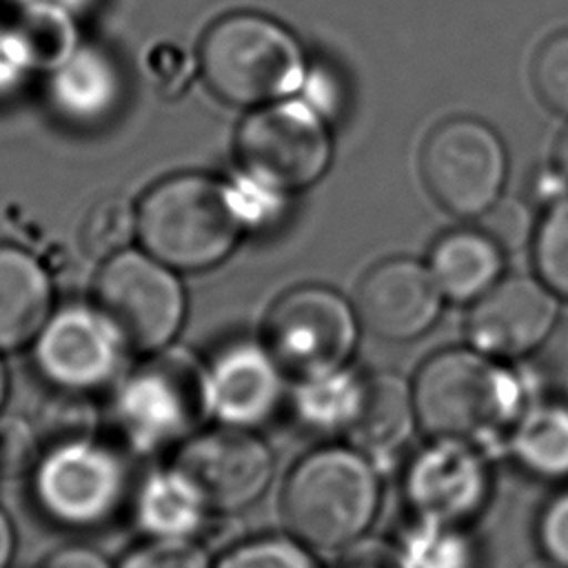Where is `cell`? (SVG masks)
Listing matches in <instances>:
<instances>
[{
  "label": "cell",
  "mask_w": 568,
  "mask_h": 568,
  "mask_svg": "<svg viewBox=\"0 0 568 568\" xmlns=\"http://www.w3.org/2000/svg\"><path fill=\"white\" fill-rule=\"evenodd\" d=\"M410 386L422 433L473 442L486 450L506 442L532 399L530 386L510 362L473 346L433 353L419 364Z\"/></svg>",
  "instance_id": "1"
},
{
  "label": "cell",
  "mask_w": 568,
  "mask_h": 568,
  "mask_svg": "<svg viewBox=\"0 0 568 568\" xmlns=\"http://www.w3.org/2000/svg\"><path fill=\"white\" fill-rule=\"evenodd\" d=\"M379 504V466L348 442H328L302 455L280 495L288 535L313 550H344L366 537Z\"/></svg>",
  "instance_id": "2"
},
{
  "label": "cell",
  "mask_w": 568,
  "mask_h": 568,
  "mask_svg": "<svg viewBox=\"0 0 568 568\" xmlns=\"http://www.w3.org/2000/svg\"><path fill=\"white\" fill-rule=\"evenodd\" d=\"M248 226L237 186L202 173L166 178L138 204V240L173 271L220 264Z\"/></svg>",
  "instance_id": "3"
},
{
  "label": "cell",
  "mask_w": 568,
  "mask_h": 568,
  "mask_svg": "<svg viewBox=\"0 0 568 568\" xmlns=\"http://www.w3.org/2000/svg\"><path fill=\"white\" fill-rule=\"evenodd\" d=\"M197 69L213 95L246 109L286 100L306 82L297 38L277 20L253 11L229 13L206 29Z\"/></svg>",
  "instance_id": "4"
},
{
  "label": "cell",
  "mask_w": 568,
  "mask_h": 568,
  "mask_svg": "<svg viewBox=\"0 0 568 568\" xmlns=\"http://www.w3.org/2000/svg\"><path fill=\"white\" fill-rule=\"evenodd\" d=\"M111 419L126 446L138 453L180 446L211 419L206 364L178 346L149 353L118 382Z\"/></svg>",
  "instance_id": "5"
},
{
  "label": "cell",
  "mask_w": 568,
  "mask_h": 568,
  "mask_svg": "<svg viewBox=\"0 0 568 568\" xmlns=\"http://www.w3.org/2000/svg\"><path fill=\"white\" fill-rule=\"evenodd\" d=\"M242 175L277 195L297 193L324 178L333 140L324 113L308 100H277L253 109L235 135Z\"/></svg>",
  "instance_id": "6"
},
{
  "label": "cell",
  "mask_w": 568,
  "mask_h": 568,
  "mask_svg": "<svg viewBox=\"0 0 568 568\" xmlns=\"http://www.w3.org/2000/svg\"><path fill=\"white\" fill-rule=\"evenodd\" d=\"M91 306L126 351L149 355L171 346L184 322L186 295L173 268L146 251L124 248L100 264Z\"/></svg>",
  "instance_id": "7"
},
{
  "label": "cell",
  "mask_w": 568,
  "mask_h": 568,
  "mask_svg": "<svg viewBox=\"0 0 568 568\" xmlns=\"http://www.w3.org/2000/svg\"><path fill=\"white\" fill-rule=\"evenodd\" d=\"M419 166L435 202L455 217L473 220L501 197L508 153L499 133L486 122L450 118L426 138Z\"/></svg>",
  "instance_id": "8"
},
{
  "label": "cell",
  "mask_w": 568,
  "mask_h": 568,
  "mask_svg": "<svg viewBox=\"0 0 568 568\" xmlns=\"http://www.w3.org/2000/svg\"><path fill=\"white\" fill-rule=\"evenodd\" d=\"M357 308L320 284L297 286L275 300L262 342L295 377L348 366L359 342Z\"/></svg>",
  "instance_id": "9"
},
{
  "label": "cell",
  "mask_w": 568,
  "mask_h": 568,
  "mask_svg": "<svg viewBox=\"0 0 568 568\" xmlns=\"http://www.w3.org/2000/svg\"><path fill=\"white\" fill-rule=\"evenodd\" d=\"M36 504L64 526H95L120 506L126 488L122 459L104 444L73 435L49 446L31 473Z\"/></svg>",
  "instance_id": "10"
},
{
  "label": "cell",
  "mask_w": 568,
  "mask_h": 568,
  "mask_svg": "<svg viewBox=\"0 0 568 568\" xmlns=\"http://www.w3.org/2000/svg\"><path fill=\"white\" fill-rule=\"evenodd\" d=\"M402 490L413 517L468 526L493 493L488 450L464 439L428 437L408 459Z\"/></svg>",
  "instance_id": "11"
},
{
  "label": "cell",
  "mask_w": 568,
  "mask_h": 568,
  "mask_svg": "<svg viewBox=\"0 0 568 568\" xmlns=\"http://www.w3.org/2000/svg\"><path fill=\"white\" fill-rule=\"evenodd\" d=\"M178 466L204 497L211 513H237L255 504L273 481L268 444L248 428L213 426L178 446Z\"/></svg>",
  "instance_id": "12"
},
{
  "label": "cell",
  "mask_w": 568,
  "mask_h": 568,
  "mask_svg": "<svg viewBox=\"0 0 568 568\" xmlns=\"http://www.w3.org/2000/svg\"><path fill=\"white\" fill-rule=\"evenodd\" d=\"M31 344L40 377L69 395L93 393L111 384L126 353L115 331L91 304L58 308Z\"/></svg>",
  "instance_id": "13"
},
{
  "label": "cell",
  "mask_w": 568,
  "mask_h": 568,
  "mask_svg": "<svg viewBox=\"0 0 568 568\" xmlns=\"http://www.w3.org/2000/svg\"><path fill=\"white\" fill-rule=\"evenodd\" d=\"M559 297L537 277H501L470 304L468 344L495 359L515 362L535 353L555 331Z\"/></svg>",
  "instance_id": "14"
},
{
  "label": "cell",
  "mask_w": 568,
  "mask_h": 568,
  "mask_svg": "<svg viewBox=\"0 0 568 568\" xmlns=\"http://www.w3.org/2000/svg\"><path fill=\"white\" fill-rule=\"evenodd\" d=\"M206 397L211 419L255 430L288 399L286 371L262 339H235L206 362Z\"/></svg>",
  "instance_id": "15"
},
{
  "label": "cell",
  "mask_w": 568,
  "mask_h": 568,
  "mask_svg": "<svg viewBox=\"0 0 568 568\" xmlns=\"http://www.w3.org/2000/svg\"><path fill=\"white\" fill-rule=\"evenodd\" d=\"M444 295L428 266L410 257L375 264L357 286L359 322L386 342H413L439 320Z\"/></svg>",
  "instance_id": "16"
},
{
  "label": "cell",
  "mask_w": 568,
  "mask_h": 568,
  "mask_svg": "<svg viewBox=\"0 0 568 568\" xmlns=\"http://www.w3.org/2000/svg\"><path fill=\"white\" fill-rule=\"evenodd\" d=\"M419 428L413 386L397 373H373L366 397L346 442L377 466L395 459Z\"/></svg>",
  "instance_id": "17"
},
{
  "label": "cell",
  "mask_w": 568,
  "mask_h": 568,
  "mask_svg": "<svg viewBox=\"0 0 568 568\" xmlns=\"http://www.w3.org/2000/svg\"><path fill=\"white\" fill-rule=\"evenodd\" d=\"M47 98L60 118L73 124H95L118 109L122 78L102 49L80 44L62 67L47 75Z\"/></svg>",
  "instance_id": "18"
},
{
  "label": "cell",
  "mask_w": 568,
  "mask_h": 568,
  "mask_svg": "<svg viewBox=\"0 0 568 568\" xmlns=\"http://www.w3.org/2000/svg\"><path fill=\"white\" fill-rule=\"evenodd\" d=\"M51 308L53 288L44 266L27 251L0 244V353L33 342Z\"/></svg>",
  "instance_id": "19"
},
{
  "label": "cell",
  "mask_w": 568,
  "mask_h": 568,
  "mask_svg": "<svg viewBox=\"0 0 568 568\" xmlns=\"http://www.w3.org/2000/svg\"><path fill=\"white\" fill-rule=\"evenodd\" d=\"M504 448L526 475L568 481V395H532L510 428Z\"/></svg>",
  "instance_id": "20"
},
{
  "label": "cell",
  "mask_w": 568,
  "mask_h": 568,
  "mask_svg": "<svg viewBox=\"0 0 568 568\" xmlns=\"http://www.w3.org/2000/svg\"><path fill=\"white\" fill-rule=\"evenodd\" d=\"M428 271L446 300L473 304L501 280L504 248L481 229H453L433 244Z\"/></svg>",
  "instance_id": "21"
},
{
  "label": "cell",
  "mask_w": 568,
  "mask_h": 568,
  "mask_svg": "<svg viewBox=\"0 0 568 568\" xmlns=\"http://www.w3.org/2000/svg\"><path fill=\"white\" fill-rule=\"evenodd\" d=\"M366 379L368 375L355 371L351 364L295 377L286 402L295 422L306 433L324 439H346L359 417L366 397Z\"/></svg>",
  "instance_id": "22"
},
{
  "label": "cell",
  "mask_w": 568,
  "mask_h": 568,
  "mask_svg": "<svg viewBox=\"0 0 568 568\" xmlns=\"http://www.w3.org/2000/svg\"><path fill=\"white\" fill-rule=\"evenodd\" d=\"M211 508L178 468L151 473L135 495V521L151 539H195Z\"/></svg>",
  "instance_id": "23"
},
{
  "label": "cell",
  "mask_w": 568,
  "mask_h": 568,
  "mask_svg": "<svg viewBox=\"0 0 568 568\" xmlns=\"http://www.w3.org/2000/svg\"><path fill=\"white\" fill-rule=\"evenodd\" d=\"M0 24L16 62L29 78L53 73L80 47L75 16L62 9L40 4L16 7Z\"/></svg>",
  "instance_id": "24"
},
{
  "label": "cell",
  "mask_w": 568,
  "mask_h": 568,
  "mask_svg": "<svg viewBox=\"0 0 568 568\" xmlns=\"http://www.w3.org/2000/svg\"><path fill=\"white\" fill-rule=\"evenodd\" d=\"M410 568H481V550L466 524L413 517L399 535Z\"/></svg>",
  "instance_id": "25"
},
{
  "label": "cell",
  "mask_w": 568,
  "mask_h": 568,
  "mask_svg": "<svg viewBox=\"0 0 568 568\" xmlns=\"http://www.w3.org/2000/svg\"><path fill=\"white\" fill-rule=\"evenodd\" d=\"M138 237V206L122 195H104L87 206L75 226V246L82 257L104 262Z\"/></svg>",
  "instance_id": "26"
},
{
  "label": "cell",
  "mask_w": 568,
  "mask_h": 568,
  "mask_svg": "<svg viewBox=\"0 0 568 568\" xmlns=\"http://www.w3.org/2000/svg\"><path fill=\"white\" fill-rule=\"evenodd\" d=\"M532 255L537 277L557 297L568 300V195L546 209L535 229Z\"/></svg>",
  "instance_id": "27"
},
{
  "label": "cell",
  "mask_w": 568,
  "mask_h": 568,
  "mask_svg": "<svg viewBox=\"0 0 568 568\" xmlns=\"http://www.w3.org/2000/svg\"><path fill=\"white\" fill-rule=\"evenodd\" d=\"M213 568H322L315 550L293 535H264L229 548Z\"/></svg>",
  "instance_id": "28"
},
{
  "label": "cell",
  "mask_w": 568,
  "mask_h": 568,
  "mask_svg": "<svg viewBox=\"0 0 568 568\" xmlns=\"http://www.w3.org/2000/svg\"><path fill=\"white\" fill-rule=\"evenodd\" d=\"M532 82L541 102L568 115V31L548 38L532 62Z\"/></svg>",
  "instance_id": "29"
},
{
  "label": "cell",
  "mask_w": 568,
  "mask_h": 568,
  "mask_svg": "<svg viewBox=\"0 0 568 568\" xmlns=\"http://www.w3.org/2000/svg\"><path fill=\"white\" fill-rule=\"evenodd\" d=\"M115 568H213L197 539H146L129 550Z\"/></svg>",
  "instance_id": "30"
},
{
  "label": "cell",
  "mask_w": 568,
  "mask_h": 568,
  "mask_svg": "<svg viewBox=\"0 0 568 568\" xmlns=\"http://www.w3.org/2000/svg\"><path fill=\"white\" fill-rule=\"evenodd\" d=\"M481 231L488 233L504 251L521 248L532 235L530 211L515 197H499L481 217Z\"/></svg>",
  "instance_id": "31"
},
{
  "label": "cell",
  "mask_w": 568,
  "mask_h": 568,
  "mask_svg": "<svg viewBox=\"0 0 568 568\" xmlns=\"http://www.w3.org/2000/svg\"><path fill=\"white\" fill-rule=\"evenodd\" d=\"M535 541L541 557L568 568V486L541 506L535 521Z\"/></svg>",
  "instance_id": "32"
},
{
  "label": "cell",
  "mask_w": 568,
  "mask_h": 568,
  "mask_svg": "<svg viewBox=\"0 0 568 568\" xmlns=\"http://www.w3.org/2000/svg\"><path fill=\"white\" fill-rule=\"evenodd\" d=\"M38 457L29 424L13 417L0 419V481L31 475Z\"/></svg>",
  "instance_id": "33"
},
{
  "label": "cell",
  "mask_w": 568,
  "mask_h": 568,
  "mask_svg": "<svg viewBox=\"0 0 568 568\" xmlns=\"http://www.w3.org/2000/svg\"><path fill=\"white\" fill-rule=\"evenodd\" d=\"M333 568H410L397 541L362 537L346 546Z\"/></svg>",
  "instance_id": "34"
},
{
  "label": "cell",
  "mask_w": 568,
  "mask_h": 568,
  "mask_svg": "<svg viewBox=\"0 0 568 568\" xmlns=\"http://www.w3.org/2000/svg\"><path fill=\"white\" fill-rule=\"evenodd\" d=\"M528 195L537 206H552L568 195V178L559 166H541L528 180Z\"/></svg>",
  "instance_id": "35"
},
{
  "label": "cell",
  "mask_w": 568,
  "mask_h": 568,
  "mask_svg": "<svg viewBox=\"0 0 568 568\" xmlns=\"http://www.w3.org/2000/svg\"><path fill=\"white\" fill-rule=\"evenodd\" d=\"M40 568H113L109 559L91 546L67 544L51 550Z\"/></svg>",
  "instance_id": "36"
},
{
  "label": "cell",
  "mask_w": 568,
  "mask_h": 568,
  "mask_svg": "<svg viewBox=\"0 0 568 568\" xmlns=\"http://www.w3.org/2000/svg\"><path fill=\"white\" fill-rule=\"evenodd\" d=\"M29 80V75L20 69V64L16 62L9 44H7V38H4V31H2V24H0V95H9L13 93L16 89H20L24 82Z\"/></svg>",
  "instance_id": "37"
},
{
  "label": "cell",
  "mask_w": 568,
  "mask_h": 568,
  "mask_svg": "<svg viewBox=\"0 0 568 568\" xmlns=\"http://www.w3.org/2000/svg\"><path fill=\"white\" fill-rule=\"evenodd\" d=\"M16 7H24V4H40V7H53V9H62L71 16L84 13L89 11L98 0H11Z\"/></svg>",
  "instance_id": "38"
},
{
  "label": "cell",
  "mask_w": 568,
  "mask_h": 568,
  "mask_svg": "<svg viewBox=\"0 0 568 568\" xmlns=\"http://www.w3.org/2000/svg\"><path fill=\"white\" fill-rule=\"evenodd\" d=\"M13 548H16L13 526H11V519L7 517V513L0 508V568L9 566V561L13 557Z\"/></svg>",
  "instance_id": "39"
},
{
  "label": "cell",
  "mask_w": 568,
  "mask_h": 568,
  "mask_svg": "<svg viewBox=\"0 0 568 568\" xmlns=\"http://www.w3.org/2000/svg\"><path fill=\"white\" fill-rule=\"evenodd\" d=\"M555 164H557L559 171L568 178V129L564 131V135H561L559 142H557V149H555Z\"/></svg>",
  "instance_id": "40"
},
{
  "label": "cell",
  "mask_w": 568,
  "mask_h": 568,
  "mask_svg": "<svg viewBox=\"0 0 568 568\" xmlns=\"http://www.w3.org/2000/svg\"><path fill=\"white\" fill-rule=\"evenodd\" d=\"M519 568H561V566H557V564H552L550 559H546V557H541V555H535L532 559H528V561H524Z\"/></svg>",
  "instance_id": "41"
},
{
  "label": "cell",
  "mask_w": 568,
  "mask_h": 568,
  "mask_svg": "<svg viewBox=\"0 0 568 568\" xmlns=\"http://www.w3.org/2000/svg\"><path fill=\"white\" fill-rule=\"evenodd\" d=\"M7 368H4V364H2V357H0V408H2V404H4V397H7Z\"/></svg>",
  "instance_id": "42"
}]
</instances>
